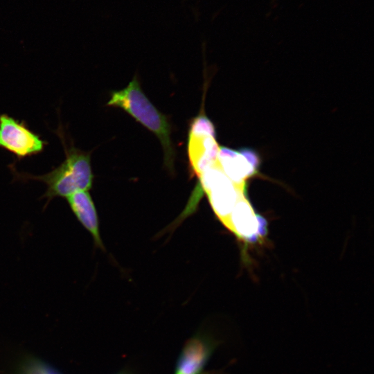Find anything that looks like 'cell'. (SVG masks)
Listing matches in <instances>:
<instances>
[{
	"label": "cell",
	"mask_w": 374,
	"mask_h": 374,
	"mask_svg": "<svg viewBox=\"0 0 374 374\" xmlns=\"http://www.w3.org/2000/svg\"><path fill=\"white\" fill-rule=\"evenodd\" d=\"M25 368L22 374H57L40 363L30 364Z\"/></svg>",
	"instance_id": "obj_8"
},
{
	"label": "cell",
	"mask_w": 374,
	"mask_h": 374,
	"mask_svg": "<svg viewBox=\"0 0 374 374\" xmlns=\"http://www.w3.org/2000/svg\"><path fill=\"white\" fill-rule=\"evenodd\" d=\"M189 134L195 136L210 135L215 137V131L213 123L204 113H199L191 121Z\"/></svg>",
	"instance_id": "obj_7"
},
{
	"label": "cell",
	"mask_w": 374,
	"mask_h": 374,
	"mask_svg": "<svg viewBox=\"0 0 374 374\" xmlns=\"http://www.w3.org/2000/svg\"><path fill=\"white\" fill-rule=\"evenodd\" d=\"M208 346L202 340L195 338L184 347L175 374H199L208 355Z\"/></svg>",
	"instance_id": "obj_6"
},
{
	"label": "cell",
	"mask_w": 374,
	"mask_h": 374,
	"mask_svg": "<svg viewBox=\"0 0 374 374\" xmlns=\"http://www.w3.org/2000/svg\"><path fill=\"white\" fill-rule=\"evenodd\" d=\"M72 212L92 235L96 244L103 248L99 231V222L93 199L87 190L75 192L66 197Z\"/></svg>",
	"instance_id": "obj_5"
},
{
	"label": "cell",
	"mask_w": 374,
	"mask_h": 374,
	"mask_svg": "<svg viewBox=\"0 0 374 374\" xmlns=\"http://www.w3.org/2000/svg\"><path fill=\"white\" fill-rule=\"evenodd\" d=\"M219 149L214 136L188 134L189 161L193 171L198 177L216 163Z\"/></svg>",
	"instance_id": "obj_4"
},
{
	"label": "cell",
	"mask_w": 374,
	"mask_h": 374,
	"mask_svg": "<svg viewBox=\"0 0 374 374\" xmlns=\"http://www.w3.org/2000/svg\"><path fill=\"white\" fill-rule=\"evenodd\" d=\"M46 143L31 131L24 122L7 115H0V148L19 159L41 153Z\"/></svg>",
	"instance_id": "obj_3"
},
{
	"label": "cell",
	"mask_w": 374,
	"mask_h": 374,
	"mask_svg": "<svg viewBox=\"0 0 374 374\" xmlns=\"http://www.w3.org/2000/svg\"><path fill=\"white\" fill-rule=\"evenodd\" d=\"M57 132L65 153L64 161L57 167L46 174L33 175L19 172L14 167L9 166L15 179H31L44 183L47 188L42 198H46L48 203L57 197H67L75 192L89 190L93 179L90 153L76 148L73 144L67 145L63 134L60 130Z\"/></svg>",
	"instance_id": "obj_1"
},
{
	"label": "cell",
	"mask_w": 374,
	"mask_h": 374,
	"mask_svg": "<svg viewBox=\"0 0 374 374\" xmlns=\"http://www.w3.org/2000/svg\"><path fill=\"white\" fill-rule=\"evenodd\" d=\"M199 374H208V373H199Z\"/></svg>",
	"instance_id": "obj_9"
},
{
	"label": "cell",
	"mask_w": 374,
	"mask_h": 374,
	"mask_svg": "<svg viewBox=\"0 0 374 374\" xmlns=\"http://www.w3.org/2000/svg\"><path fill=\"white\" fill-rule=\"evenodd\" d=\"M107 105L123 109L159 138L164 152L165 165L173 168L175 150L171 141V125L166 115L159 112L141 89L136 75L127 86L112 91Z\"/></svg>",
	"instance_id": "obj_2"
}]
</instances>
